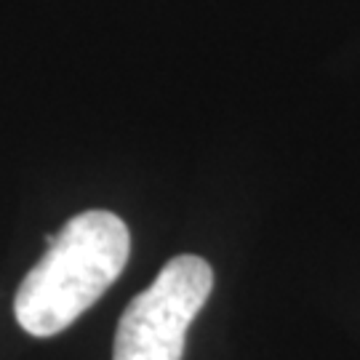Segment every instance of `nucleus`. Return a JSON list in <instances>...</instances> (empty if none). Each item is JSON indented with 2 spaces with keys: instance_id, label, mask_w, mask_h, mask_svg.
<instances>
[{
  "instance_id": "1",
  "label": "nucleus",
  "mask_w": 360,
  "mask_h": 360,
  "mask_svg": "<svg viewBox=\"0 0 360 360\" xmlns=\"http://www.w3.org/2000/svg\"><path fill=\"white\" fill-rule=\"evenodd\" d=\"M131 254L126 221L110 211H83L49 240L25 275L13 315L32 336L62 334L117 281Z\"/></svg>"
},
{
  "instance_id": "2",
  "label": "nucleus",
  "mask_w": 360,
  "mask_h": 360,
  "mask_svg": "<svg viewBox=\"0 0 360 360\" xmlns=\"http://www.w3.org/2000/svg\"><path fill=\"white\" fill-rule=\"evenodd\" d=\"M214 288L206 259L174 257L155 283L131 299L115 331L112 360H181L184 336Z\"/></svg>"
}]
</instances>
